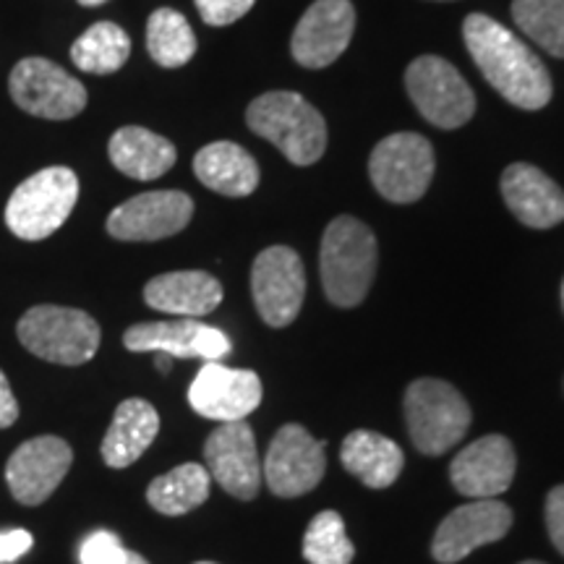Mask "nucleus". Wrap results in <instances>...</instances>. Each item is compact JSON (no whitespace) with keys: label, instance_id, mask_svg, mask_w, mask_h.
Instances as JSON below:
<instances>
[{"label":"nucleus","instance_id":"9","mask_svg":"<svg viewBox=\"0 0 564 564\" xmlns=\"http://www.w3.org/2000/svg\"><path fill=\"white\" fill-rule=\"evenodd\" d=\"M9 89L21 110L47 121H68L87 108L84 84L47 58H24L17 63Z\"/></svg>","mask_w":564,"mask_h":564},{"label":"nucleus","instance_id":"25","mask_svg":"<svg viewBox=\"0 0 564 564\" xmlns=\"http://www.w3.org/2000/svg\"><path fill=\"white\" fill-rule=\"evenodd\" d=\"M110 162L133 181H154L175 165V147L160 133L141 126H126L112 133L108 144Z\"/></svg>","mask_w":564,"mask_h":564},{"label":"nucleus","instance_id":"23","mask_svg":"<svg viewBox=\"0 0 564 564\" xmlns=\"http://www.w3.org/2000/svg\"><path fill=\"white\" fill-rule=\"evenodd\" d=\"M340 460L343 468L369 489H387L403 474L405 455L390 436L358 429L345 436Z\"/></svg>","mask_w":564,"mask_h":564},{"label":"nucleus","instance_id":"16","mask_svg":"<svg viewBox=\"0 0 564 564\" xmlns=\"http://www.w3.org/2000/svg\"><path fill=\"white\" fill-rule=\"evenodd\" d=\"M356 30L350 0H316L303 13L291 40V53L303 68H327L348 51Z\"/></svg>","mask_w":564,"mask_h":564},{"label":"nucleus","instance_id":"6","mask_svg":"<svg viewBox=\"0 0 564 564\" xmlns=\"http://www.w3.org/2000/svg\"><path fill=\"white\" fill-rule=\"evenodd\" d=\"M79 199V178L70 167H45L26 178L6 204V225L21 241L53 236Z\"/></svg>","mask_w":564,"mask_h":564},{"label":"nucleus","instance_id":"14","mask_svg":"<svg viewBox=\"0 0 564 564\" xmlns=\"http://www.w3.org/2000/svg\"><path fill=\"white\" fill-rule=\"evenodd\" d=\"M512 528V510L499 499H476L457 507L442 520L432 541V556L440 564H455L476 549L505 539Z\"/></svg>","mask_w":564,"mask_h":564},{"label":"nucleus","instance_id":"20","mask_svg":"<svg viewBox=\"0 0 564 564\" xmlns=\"http://www.w3.org/2000/svg\"><path fill=\"white\" fill-rule=\"evenodd\" d=\"M507 207L533 230H549L564 220V192L544 171L514 162L499 181Z\"/></svg>","mask_w":564,"mask_h":564},{"label":"nucleus","instance_id":"27","mask_svg":"<svg viewBox=\"0 0 564 564\" xmlns=\"http://www.w3.org/2000/svg\"><path fill=\"white\" fill-rule=\"evenodd\" d=\"M131 55V40L112 21H97L70 45V61L84 74H116Z\"/></svg>","mask_w":564,"mask_h":564},{"label":"nucleus","instance_id":"30","mask_svg":"<svg viewBox=\"0 0 564 564\" xmlns=\"http://www.w3.org/2000/svg\"><path fill=\"white\" fill-rule=\"evenodd\" d=\"M303 556L308 564H350L356 546L345 533L340 512L324 510L308 523L303 535Z\"/></svg>","mask_w":564,"mask_h":564},{"label":"nucleus","instance_id":"29","mask_svg":"<svg viewBox=\"0 0 564 564\" xmlns=\"http://www.w3.org/2000/svg\"><path fill=\"white\" fill-rule=\"evenodd\" d=\"M518 30L554 58H564V0H512Z\"/></svg>","mask_w":564,"mask_h":564},{"label":"nucleus","instance_id":"40","mask_svg":"<svg viewBox=\"0 0 564 564\" xmlns=\"http://www.w3.org/2000/svg\"><path fill=\"white\" fill-rule=\"evenodd\" d=\"M196 564H217V562H196Z\"/></svg>","mask_w":564,"mask_h":564},{"label":"nucleus","instance_id":"35","mask_svg":"<svg viewBox=\"0 0 564 564\" xmlns=\"http://www.w3.org/2000/svg\"><path fill=\"white\" fill-rule=\"evenodd\" d=\"M17 419H19V403L17 398H13L9 379H6V373L0 371V429L13 426Z\"/></svg>","mask_w":564,"mask_h":564},{"label":"nucleus","instance_id":"32","mask_svg":"<svg viewBox=\"0 0 564 564\" xmlns=\"http://www.w3.org/2000/svg\"><path fill=\"white\" fill-rule=\"evenodd\" d=\"M194 3L209 26H228L243 19L257 0H194Z\"/></svg>","mask_w":564,"mask_h":564},{"label":"nucleus","instance_id":"3","mask_svg":"<svg viewBox=\"0 0 564 564\" xmlns=\"http://www.w3.org/2000/svg\"><path fill=\"white\" fill-rule=\"evenodd\" d=\"M246 123L299 167L314 165L327 150L322 112L295 91H267L257 97L246 110Z\"/></svg>","mask_w":564,"mask_h":564},{"label":"nucleus","instance_id":"33","mask_svg":"<svg viewBox=\"0 0 564 564\" xmlns=\"http://www.w3.org/2000/svg\"><path fill=\"white\" fill-rule=\"evenodd\" d=\"M546 531L556 552L564 556V484L554 486L546 497Z\"/></svg>","mask_w":564,"mask_h":564},{"label":"nucleus","instance_id":"11","mask_svg":"<svg viewBox=\"0 0 564 564\" xmlns=\"http://www.w3.org/2000/svg\"><path fill=\"white\" fill-rule=\"evenodd\" d=\"M251 295L264 324L278 329L293 324L306 295V272L299 253L288 246H270L259 253L251 267Z\"/></svg>","mask_w":564,"mask_h":564},{"label":"nucleus","instance_id":"21","mask_svg":"<svg viewBox=\"0 0 564 564\" xmlns=\"http://www.w3.org/2000/svg\"><path fill=\"white\" fill-rule=\"evenodd\" d=\"M144 301L154 312L175 314L181 319H199L220 306L223 285L215 274L202 270L167 272L147 282Z\"/></svg>","mask_w":564,"mask_h":564},{"label":"nucleus","instance_id":"26","mask_svg":"<svg viewBox=\"0 0 564 564\" xmlns=\"http://www.w3.org/2000/svg\"><path fill=\"white\" fill-rule=\"evenodd\" d=\"M212 476L209 470L199 463H183L178 468L167 470L154 478L147 489V502H150L160 514H186L202 507L209 499Z\"/></svg>","mask_w":564,"mask_h":564},{"label":"nucleus","instance_id":"39","mask_svg":"<svg viewBox=\"0 0 564 564\" xmlns=\"http://www.w3.org/2000/svg\"><path fill=\"white\" fill-rule=\"evenodd\" d=\"M562 306H564V282H562Z\"/></svg>","mask_w":564,"mask_h":564},{"label":"nucleus","instance_id":"17","mask_svg":"<svg viewBox=\"0 0 564 564\" xmlns=\"http://www.w3.org/2000/svg\"><path fill=\"white\" fill-rule=\"evenodd\" d=\"M194 202L183 192H147L116 207L108 232L118 241H162L192 223Z\"/></svg>","mask_w":564,"mask_h":564},{"label":"nucleus","instance_id":"37","mask_svg":"<svg viewBox=\"0 0 564 564\" xmlns=\"http://www.w3.org/2000/svg\"><path fill=\"white\" fill-rule=\"evenodd\" d=\"M82 6H100V3H105V0H79Z\"/></svg>","mask_w":564,"mask_h":564},{"label":"nucleus","instance_id":"7","mask_svg":"<svg viewBox=\"0 0 564 564\" xmlns=\"http://www.w3.org/2000/svg\"><path fill=\"white\" fill-rule=\"evenodd\" d=\"M405 89L415 110L436 129H460L474 118L476 95L460 70L440 55H421L405 70Z\"/></svg>","mask_w":564,"mask_h":564},{"label":"nucleus","instance_id":"24","mask_svg":"<svg viewBox=\"0 0 564 564\" xmlns=\"http://www.w3.org/2000/svg\"><path fill=\"white\" fill-rule=\"evenodd\" d=\"M194 173L212 192L241 199L257 192L259 165L241 144L232 141H212L196 152Z\"/></svg>","mask_w":564,"mask_h":564},{"label":"nucleus","instance_id":"19","mask_svg":"<svg viewBox=\"0 0 564 564\" xmlns=\"http://www.w3.org/2000/svg\"><path fill=\"white\" fill-rule=\"evenodd\" d=\"M518 457L512 442L502 434H489L457 453L449 463V481L468 499H497L514 481Z\"/></svg>","mask_w":564,"mask_h":564},{"label":"nucleus","instance_id":"36","mask_svg":"<svg viewBox=\"0 0 564 564\" xmlns=\"http://www.w3.org/2000/svg\"><path fill=\"white\" fill-rule=\"evenodd\" d=\"M171 364H173V358L165 356V352H160V356H158V369L160 371H171Z\"/></svg>","mask_w":564,"mask_h":564},{"label":"nucleus","instance_id":"13","mask_svg":"<svg viewBox=\"0 0 564 564\" xmlns=\"http://www.w3.org/2000/svg\"><path fill=\"white\" fill-rule=\"evenodd\" d=\"M262 379L257 371L230 369L220 361H207L188 387V405L202 419L220 423L243 421L262 405Z\"/></svg>","mask_w":564,"mask_h":564},{"label":"nucleus","instance_id":"8","mask_svg":"<svg viewBox=\"0 0 564 564\" xmlns=\"http://www.w3.org/2000/svg\"><path fill=\"white\" fill-rule=\"evenodd\" d=\"M434 150L419 133H392L373 147L369 175L373 188L392 204H413L434 178Z\"/></svg>","mask_w":564,"mask_h":564},{"label":"nucleus","instance_id":"2","mask_svg":"<svg viewBox=\"0 0 564 564\" xmlns=\"http://www.w3.org/2000/svg\"><path fill=\"white\" fill-rule=\"evenodd\" d=\"M377 236L369 225L350 215L335 217L322 238L319 270L329 303L340 308L358 306L377 278Z\"/></svg>","mask_w":564,"mask_h":564},{"label":"nucleus","instance_id":"22","mask_svg":"<svg viewBox=\"0 0 564 564\" xmlns=\"http://www.w3.org/2000/svg\"><path fill=\"white\" fill-rule=\"evenodd\" d=\"M160 432V415L152 403L129 398L118 405L102 440V460L110 468H129L152 447Z\"/></svg>","mask_w":564,"mask_h":564},{"label":"nucleus","instance_id":"5","mask_svg":"<svg viewBox=\"0 0 564 564\" xmlns=\"http://www.w3.org/2000/svg\"><path fill=\"white\" fill-rule=\"evenodd\" d=\"M21 345L42 358L61 366H82L95 358L100 348V324L87 312L66 306H34L17 324Z\"/></svg>","mask_w":564,"mask_h":564},{"label":"nucleus","instance_id":"18","mask_svg":"<svg viewBox=\"0 0 564 564\" xmlns=\"http://www.w3.org/2000/svg\"><path fill=\"white\" fill-rule=\"evenodd\" d=\"M123 345L131 352H165L171 358H202L204 364L223 361L232 350L223 329L199 319L133 324L126 329Z\"/></svg>","mask_w":564,"mask_h":564},{"label":"nucleus","instance_id":"10","mask_svg":"<svg viewBox=\"0 0 564 564\" xmlns=\"http://www.w3.org/2000/svg\"><path fill=\"white\" fill-rule=\"evenodd\" d=\"M327 442L314 440L299 423H285L267 449L262 476L274 497L295 499L319 486L327 470Z\"/></svg>","mask_w":564,"mask_h":564},{"label":"nucleus","instance_id":"28","mask_svg":"<svg viewBox=\"0 0 564 564\" xmlns=\"http://www.w3.org/2000/svg\"><path fill=\"white\" fill-rule=\"evenodd\" d=\"M147 51L162 68H181L194 58L196 37L186 17L173 9H158L147 24Z\"/></svg>","mask_w":564,"mask_h":564},{"label":"nucleus","instance_id":"12","mask_svg":"<svg viewBox=\"0 0 564 564\" xmlns=\"http://www.w3.org/2000/svg\"><path fill=\"white\" fill-rule=\"evenodd\" d=\"M204 468L209 470L212 481L223 486L230 497L251 502L262 489V460L257 453L251 426L246 421L220 423L207 436L204 444Z\"/></svg>","mask_w":564,"mask_h":564},{"label":"nucleus","instance_id":"1","mask_svg":"<svg viewBox=\"0 0 564 564\" xmlns=\"http://www.w3.org/2000/svg\"><path fill=\"white\" fill-rule=\"evenodd\" d=\"M463 40L476 66L507 102L523 110H541L552 100V76L544 61L523 40L486 13H470Z\"/></svg>","mask_w":564,"mask_h":564},{"label":"nucleus","instance_id":"34","mask_svg":"<svg viewBox=\"0 0 564 564\" xmlns=\"http://www.w3.org/2000/svg\"><path fill=\"white\" fill-rule=\"evenodd\" d=\"M34 544L32 533L24 531V528H13V531L0 533V564L17 562L30 552Z\"/></svg>","mask_w":564,"mask_h":564},{"label":"nucleus","instance_id":"38","mask_svg":"<svg viewBox=\"0 0 564 564\" xmlns=\"http://www.w3.org/2000/svg\"><path fill=\"white\" fill-rule=\"evenodd\" d=\"M520 564H544V562H535V560H528V562H520Z\"/></svg>","mask_w":564,"mask_h":564},{"label":"nucleus","instance_id":"15","mask_svg":"<svg viewBox=\"0 0 564 564\" xmlns=\"http://www.w3.org/2000/svg\"><path fill=\"white\" fill-rule=\"evenodd\" d=\"M70 463L74 453L61 436L45 434L26 440L6 463V481L13 499L26 507L42 505L66 478Z\"/></svg>","mask_w":564,"mask_h":564},{"label":"nucleus","instance_id":"4","mask_svg":"<svg viewBox=\"0 0 564 564\" xmlns=\"http://www.w3.org/2000/svg\"><path fill=\"white\" fill-rule=\"evenodd\" d=\"M405 423L421 455L440 457L453 449L470 429V405L457 387L423 377L405 390Z\"/></svg>","mask_w":564,"mask_h":564},{"label":"nucleus","instance_id":"31","mask_svg":"<svg viewBox=\"0 0 564 564\" xmlns=\"http://www.w3.org/2000/svg\"><path fill=\"white\" fill-rule=\"evenodd\" d=\"M79 564H150L144 556L123 546L121 535L112 531H91L79 546Z\"/></svg>","mask_w":564,"mask_h":564}]
</instances>
